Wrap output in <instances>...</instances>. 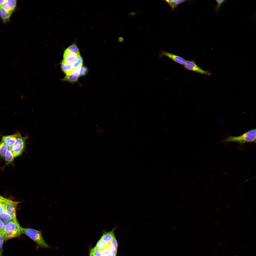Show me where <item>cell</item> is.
Here are the masks:
<instances>
[{
    "instance_id": "obj_1",
    "label": "cell",
    "mask_w": 256,
    "mask_h": 256,
    "mask_svg": "<svg viewBox=\"0 0 256 256\" xmlns=\"http://www.w3.org/2000/svg\"><path fill=\"white\" fill-rule=\"evenodd\" d=\"M20 231L21 234H24L27 236L34 242L38 247L42 248H51L44 240L41 230L31 228H24L21 227Z\"/></svg>"
},
{
    "instance_id": "obj_2",
    "label": "cell",
    "mask_w": 256,
    "mask_h": 256,
    "mask_svg": "<svg viewBox=\"0 0 256 256\" xmlns=\"http://www.w3.org/2000/svg\"><path fill=\"white\" fill-rule=\"evenodd\" d=\"M256 129L250 130L237 136H229L223 141L224 142H235L241 144L256 142Z\"/></svg>"
},
{
    "instance_id": "obj_3",
    "label": "cell",
    "mask_w": 256,
    "mask_h": 256,
    "mask_svg": "<svg viewBox=\"0 0 256 256\" xmlns=\"http://www.w3.org/2000/svg\"><path fill=\"white\" fill-rule=\"evenodd\" d=\"M21 227L18 223L13 220L9 221L8 223L4 226L2 234L4 241L19 236L21 234Z\"/></svg>"
},
{
    "instance_id": "obj_4",
    "label": "cell",
    "mask_w": 256,
    "mask_h": 256,
    "mask_svg": "<svg viewBox=\"0 0 256 256\" xmlns=\"http://www.w3.org/2000/svg\"><path fill=\"white\" fill-rule=\"evenodd\" d=\"M27 138V136L23 137L21 135L11 148L14 157L22 154L25 148L26 141Z\"/></svg>"
},
{
    "instance_id": "obj_5",
    "label": "cell",
    "mask_w": 256,
    "mask_h": 256,
    "mask_svg": "<svg viewBox=\"0 0 256 256\" xmlns=\"http://www.w3.org/2000/svg\"><path fill=\"white\" fill-rule=\"evenodd\" d=\"M183 66L186 69L200 74L208 75L210 74L208 71L203 69L198 66L194 59L186 60Z\"/></svg>"
},
{
    "instance_id": "obj_6",
    "label": "cell",
    "mask_w": 256,
    "mask_h": 256,
    "mask_svg": "<svg viewBox=\"0 0 256 256\" xmlns=\"http://www.w3.org/2000/svg\"><path fill=\"white\" fill-rule=\"evenodd\" d=\"M20 202L13 201L7 199L4 203L5 212L8 214L14 221L17 220L16 218V207Z\"/></svg>"
},
{
    "instance_id": "obj_7",
    "label": "cell",
    "mask_w": 256,
    "mask_h": 256,
    "mask_svg": "<svg viewBox=\"0 0 256 256\" xmlns=\"http://www.w3.org/2000/svg\"><path fill=\"white\" fill-rule=\"evenodd\" d=\"M164 56L167 57L175 62L181 65H183L186 61L184 58L181 57L162 50L159 52V57L160 58Z\"/></svg>"
},
{
    "instance_id": "obj_8",
    "label": "cell",
    "mask_w": 256,
    "mask_h": 256,
    "mask_svg": "<svg viewBox=\"0 0 256 256\" xmlns=\"http://www.w3.org/2000/svg\"><path fill=\"white\" fill-rule=\"evenodd\" d=\"M21 135L18 133L12 135L3 136L1 141L8 147L11 148Z\"/></svg>"
},
{
    "instance_id": "obj_9",
    "label": "cell",
    "mask_w": 256,
    "mask_h": 256,
    "mask_svg": "<svg viewBox=\"0 0 256 256\" xmlns=\"http://www.w3.org/2000/svg\"><path fill=\"white\" fill-rule=\"evenodd\" d=\"M117 228V227H115L111 231H103V235L101 238L105 242L106 246L110 244L111 241L115 237L114 231Z\"/></svg>"
},
{
    "instance_id": "obj_10",
    "label": "cell",
    "mask_w": 256,
    "mask_h": 256,
    "mask_svg": "<svg viewBox=\"0 0 256 256\" xmlns=\"http://www.w3.org/2000/svg\"><path fill=\"white\" fill-rule=\"evenodd\" d=\"M17 4L15 0H6L2 7L6 11L13 13L15 9Z\"/></svg>"
},
{
    "instance_id": "obj_11",
    "label": "cell",
    "mask_w": 256,
    "mask_h": 256,
    "mask_svg": "<svg viewBox=\"0 0 256 256\" xmlns=\"http://www.w3.org/2000/svg\"><path fill=\"white\" fill-rule=\"evenodd\" d=\"M61 68L62 71L67 75L71 74L74 69L73 65L70 64L66 63L63 61L61 62Z\"/></svg>"
},
{
    "instance_id": "obj_12",
    "label": "cell",
    "mask_w": 256,
    "mask_h": 256,
    "mask_svg": "<svg viewBox=\"0 0 256 256\" xmlns=\"http://www.w3.org/2000/svg\"><path fill=\"white\" fill-rule=\"evenodd\" d=\"M12 14L0 6V17L4 22L6 23L9 21Z\"/></svg>"
},
{
    "instance_id": "obj_13",
    "label": "cell",
    "mask_w": 256,
    "mask_h": 256,
    "mask_svg": "<svg viewBox=\"0 0 256 256\" xmlns=\"http://www.w3.org/2000/svg\"><path fill=\"white\" fill-rule=\"evenodd\" d=\"M187 0H166L163 1L167 3L171 7V11H173L177 8L179 5L185 1Z\"/></svg>"
},
{
    "instance_id": "obj_14",
    "label": "cell",
    "mask_w": 256,
    "mask_h": 256,
    "mask_svg": "<svg viewBox=\"0 0 256 256\" xmlns=\"http://www.w3.org/2000/svg\"><path fill=\"white\" fill-rule=\"evenodd\" d=\"M14 158L11 148L8 147L4 158L5 165H8L12 163L14 161Z\"/></svg>"
},
{
    "instance_id": "obj_15",
    "label": "cell",
    "mask_w": 256,
    "mask_h": 256,
    "mask_svg": "<svg viewBox=\"0 0 256 256\" xmlns=\"http://www.w3.org/2000/svg\"><path fill=\"white\" fill-rule=\"evenodd\" d=\"M8 148V147L1 141L0 142V156L1 158H4Z\"/></svg>"
},
{
    "instance_id": "obj_16",
    "label": "cell",
    "mask_w": 256,
    "mask_h": 256,
    "mask_svg": "<svg viewBox=\"0 0 256 256\" xmlns=\"http://www.w3.org/2000/svg\"><path fill=\"white\" fill-rule=\"evenodd\" d=\"M79 76L72 73L70 75H66L63 79V80L72 83H74L77 81Z\"/></svg>"
},
{
    "instance_id": "obj_17",
    "label": "cell",
    "mask_w": 256,
    "mask_h": 256,
    "mask_svg": "<svg viewBox=\"0 0 256 256\" xmlns=\"http://www.w3.org/2000/svg\"><path fill=\"white\" fill-rule=\"evenodd\" d=\"M71 52L78 55H80L79 50L77 46L75 44H73L66 49Z\"/></svg>"
},
{
    "instance_id": "obj_18",
    "label": "cell",
    "mask_w": 256,
    "mask_h": 256,
    "mask_svg": "<svg viewBox=\"0 0 256 256\" xmlns=\"http://www.w3.org/2000/svg\"><path fill=\"white\" fill-rule=\"evenodd\" d=\"M90 254L94 256H101L102 255V250L95 246L91 250Z\"/></svg>"
},
{
    "instance_id": "obj_19",
    "label": "cell",
    "mask_w": 256,
    "mask_h": 256,
    "mask_svg": "<svg viewBox=\"0 0 256 256\" xmlns=\"http://www.w3.org/2000/svg\"><path fill=\"white\" fill-rule=\"evenodd\" d=\"M215 1L216 2L217 4L214 6V11L216 12V15H217L220 8L227 0H215Z\"/></svg>"
},
{
    "instance_id": "obj_20",
    "label": "cell",
    "mask_w": 256,
    "mask_h": 256,
    "mask_svg": "<svg viewBox=\"0 0 256 256\" xmlns=\"http://www.w3.org/2000/svg\"><path fill=\"white\" fill-rule=\"evenodd\" d=\"M83 63V60L82 57L80 56L78 57L76 62L72 65L74 69H77L82 66Z\"/></svg>"
},
{
    "instance_id": "obj_21",
    "label": "cell",
    "mask_w": 256,
    "mask_h": 256,
    "mask_svg": "<svg viewBox=\"0 0 256 256\" xmlns=\"http://www.w3.org/2000/svg\"><path fill=\"white\" fill-rule=\"evenodd\" d=\"M106 246L105 242L100 238L97 242L96 247L101 250H103Z\"/></svg>"
},
{
    "instance_id": "obj_22",
    "label": "cell",
    "mask_w": 256,
    "mask_h": 256,
    "mask_svg": "<svg viewBox=\"0 0 256 256\" xmlns=\"http://www.w3.org/2000/svg\"><path fill=\"white\" fill-rule=\"evenodd\" d=\"M0 217L5 221L13 220L10 216L5 211L0 215Z\"/></svg>"
},
{
    "instance_id": "obj_23",
    "label": "cell",
    "mask_w": 256,
    "mask_h": 256,
    "mask_svg": "<svg viewBox=\"0 0 256 256\" xmlns=\"http://www.w3.org/2000/svg\"><path fill=\"white\" fill-rule=\"evenodd\" d=\"M110 249L111 256H116L117 253V249L110 244L107 246Z\"/></svg>"
},
{
    "instance_id": "obj_24",
    "label": "cell",
    "mask_w": 256,
    "mask_h": 256,
    "mask_svg": "<svg viewBox=\"0 0 256 256\" xmlns=\"http://www.w3.org/2000/svg\"><path fill=\"white\" fill-rule=\"evenodd\" d=\"M4 241L2 235L0 234V256H3V246Z\"/></svg>"
},
{
    "instance_id": "obj_25",
    "label": "cell",
    "mask_w": 256,
    "mask_h": 256,
    "mask_svg": "<svg viewBox=\"0 0 256 256\" xmlns=\"http://www.w3.org/2000/svg\"><path fill=\"white\" fill-rule=\"evenodd\" d=\"M102 255L104 256H111L110 250L108 246H106L103 249Z\"/></svg>"
},
{
    "instance_id": "obj_26",
    "label": "cell",
    "mask_w": 256,
    "mask_h": 256,
    "mask_svg": "<svg viewBox=\"0 0 256 256\" xmlns=\"http://www.w3.org/2000/svg\"><path fill=\"white\" fill-rule=\"evenodd\" d=\"M87 71L88 69L87 67L84 66H82L80 70V76H82L85 75L87 73Z\"/></svg>"
},
{
    "instance_id": "obj_27",
    "label": "cell",
    "mask_w": 256,
    "mask_h": 256,
    "mask_svg": "<svg viewBox=\"0 0 256 256\" xmlns=\"http://www.w3.org/2000/svg\"><path fill=\"white\" fill-rule=\"evenodd\" d=\"M110 244L117 249L118 244L115 237L112 239L110 242Z\"/></svg>"
},
{
    "instance_id": "obj_28",
    "label": "cell",
    "mask_w": 256,
    "mask_h": 256,
    "mask_svg": "<svg viewBox=\"0 0 256 256\" xmlns=\"http://www.w3.org/2000/svg\"><path fill=\"white\" fill-rule=\"evenodd\" d=\"M4 229V224L0 218V234H2Z\"/></svg>"
},
{
    "instance_id": "obj_29",
    "label": "cell",
    "mask_w": 256,
    "mask_h": 256,
    "mask_svg": "<svg viewBox=\"0 0 256 256\" xmlns=\"http://www.w3.org/2000/svg\"><path fill=\"white\" fill-rule=\"evenodd\" d=\"M5 211L4 203L0 204V215Z\"/></svg>"
},
{
    "instance_id": "obj_30",
    "label": "cell",
    "mask_w": 256,
    "mask_h": 256,
    "mask_svg": "<svg viewBox=\"0 0 256 256\" xmlns=\"http://www.w3.org/2000/svg\"><path fill=\"white\" fill-rule=\"evenodd\" d=\"M7 199L4 197L0 198V204H4L6 201Z\"/></svg>"
},
{
    "instance_id": "obj_31",
    "label": "cell",
    "mask_w": 256,
    "mask_h": 256,
    "mask_svg": "<svg viewBox=\"0 0 256 256\" xmlns=\"http://www.w3.org/2000/svg\"><path fill=\"white\" fill-rule=\"evenodd\" d=\"M118 41L120 43H122L124 41V39L122 37H119L118 39Z\"/></svg>"
},
{
    "instance_id": "obj_32",
    "label": "cell",
    "mask_w": 256,
    "mask_h": 256,
    "mask_svg": "<svg viewBox=\"0 0 256 256\" xmlns=\"http://www.w3.org/2000/svg\"><path fill=\"white\" fill-rule=\"evenodd\" d=\"M137 13V12H131L128 14L129 15L133 17L135 16Z\"/></svg>"
},
{
    "instance_id": "obj_33",
    "label": "cell",
    "mask_w": 256,
    "mask_h": 256,
    "mask_svg": "<svg viewBox=\"0 0 256 256\" xmlns=\"http://www.w3.org/2000/svg\"><path fill=\"white\" fill-rule=\"evenodd\" d=\"M6 0H0V6H2Z\"/></svg>"
},
{
    "instance_id": "obj_34",
    "label": "cell",
    "mask_w": 256,
    "mask_h": 256,
    "mask_svg": "<svg viewBox=\"0 0 256 256\" xmlns=\"http://www.w3.org/2000/svg\"><path fill=\"white\" fill-rule=\"evenodd\" d=\"M3 197H2V196H0V198H3Z\"/></svg>"
},
{
    "instance_id": "obj_35",
    "label": "cell",
    "mask_w": 256,
    "mask_h": 256,
    "mask_svg": "<svg viewBox=\"0 0 256 256\" xmlns=\"http://www.w3.org/2000/svg\"><path fill=\"white\" fill-rule=\"evenodd\" d=\"M89 256H93V255H92L90 254V255H89Z\"/></svg>"
},
{
    "instance_id": "obj_36",
    "label": "cell",
    "mask_w": 256,
    "mask_h": 256,
    "mask_svg": "<svg viewBox=\"0 0 256 256\" xmlns=\"http://www.w3.org/2000/svg\"><path fill=\"white\" fill-rule=\"evenodd\" d=\"M101 256H104L103 255H101Z\"/></svg>"
},
{
    "instance_id": "obj_37",
    "label": "cell",
    "mask_w": 256,
    "mask_h": 256,
    "mask_svg": "<svg viewBox=\"0 0 256 256\" xmlns=\"http://www.w3.org/2000/svg\"></svg>"
}]
</instances>
